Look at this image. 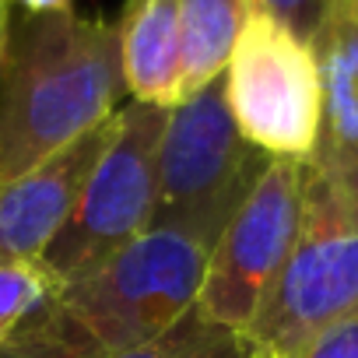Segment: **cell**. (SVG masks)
Listing matches in <instances>:
<instances>
[{
    "label": "cell",
    "mask_w": 358,
    "mask_h": 358,
    "mask_svg": "<svg viewBox=\"0 0 358 358\" xmlns=\"http://www.w3.org/2000/svg\"><path fill=\"white\" fill-rule=\"evenodd\" d=\"M116 116V113H113ZM113 116L0 190V260H39L113 137Z\"/></svg>",
    "instance_id": "cell-8"
},
{
    "label": "cell",
    "mask_w": 358,
    "mask_h": 358,
    "mask_svg": "<svg viewBox=\"0 0 358 358\" xmlns=\"http://www.w3.org/2000/svg\"><path fill=\"white\" fill-rule=\"evenodd\" d=\"M208 253L183 232L148 229L102 267L60 285L0 344V358L127 355L197 302Z\"/></svg>",
    "instance_id": "cell-2"
},
{
    "label": "cell",
    "mask_w": 358,
    "mask_h": 358,
    "mask_svg": "<svg viewBox=\"0 0 358 358\" xmlns=\"http://www.w3.org/2000/svg\"><path fill=\"white\" fill-rule=\"evenodd\" d=\"M295 358H358V316H351L348 323L327 330L320 341H313Z\"/></svg>",
    "instance_id": "cell-15"
},
{
    "label": "cell",
    "mask_w": 358,
    "mask_h": 358,
    "mask_svg": "<svg viewBox=\"0 0 358 358\" xmlns=\"http://www.w3.org/2000/svg\"><path fill=\"white\" fill-rule=\"evenodd\" d=\"M358 316V162L313 151L302 162L295 246L246 327L253 358H295Z\"/></svg>",
    "instance_id": "cell-3"
},
{
    "label": "cell",
    "mask_w": 358,
    "mask_h": 358,
    "mask_svg": "<svg viewBox=\"0 0 358 358\" xmlns=\"http://www.w3.org/2000/svg\"><path fill=\"white\" fill-rule=\"evenodd\" d=\"M302 222V162L271 158L243 208L225 225L208 253L197 309L232 330H243L260 313L278 281Z\"/></svg>",
    "instance_id": "cell-7"
},
{
    "label": "cell",
    "mask_w": 358,
    "mask_h": 358,
    "mask_svg": "<svg viewBox=\"0 0 358 358\" xmlns=\"http://www.w3.org/2000/svg\"><path fill=\"white\" fill-rule=\"evenodd\" d=\"M8 32H11V4H8V0H0V60H4Z\"/></svg>",
    "instance_id": "cell-17"
},
{
    "label": "cell",
    "mask_w": 358,
    "mask_h": 358,
    "mask_svg": "<svg viewBox=\"0 0 358 358\" xmlns=\"http://www.w3.org/2000/svg\"><path fill=\"white\" fill-rule=\"evenodd\" d=\"M239 134L271 158L306 162L323 134V81L313 43L250 11L225 67Z\"/></svg>",
    "instance_id": "cell-6"
},
{
    "label": "cell",
    "mask_w": 358,
    "mask_h": 358,
    "mask_svg": "<svg viewBox=\"0 0 358 358\" xmlns=\"http://www.w3.org/2000/svg\"><path fill=\"white\" fill-rule=\"evenodd\" d=\"M179 0H127L120 60L134 102L172 109L179 102Z\"/></svg>",
    "instance_id": "cell-10"
},
{
    "label": "cell",
    "mask_w": 358,
    "mask_h": 358,
    "mask_svg": "<svg viewBox=\"0 0 358 358\" xmlns=\"http://www.w3.org/2000/svg\"><path fill=\"white\" fill-rule=\"evenodd\" d=\"M8 4H22L29 15H53V11H74V0H8Z\"/></svg>",
    "instance_id": "cell-16"
},
{
    "label": "cell",
    "mask_w": 358,
    "mask_h": 358,
    "mask_svg": "<svg viewBox=\"0 0 358 358\" xmlns=\"http://www.w3.org/2000/svg\"><path fill=\"white\" fill-rule=\"evenodd\" d=\"M323 81V134L316 151L358 162V0H330L313 36Z\"/></svg>",
    "instance_id": "cell-9"
},
{
    "label": "cell",
    "mask_w": 358,
    "mask_h": 358,
    "mask_svg": "<svg viewBox=\"0 0 358 358\" xmlns=\"http://www.w3.org/2000/svg\"><path fill=\"white\" fill-rule=\"evenodd\" d=\"M327 8H330V0H250V11H260V15L281 22L306 43H313Z\"/></svg>",
    "instance_id": "cell-14"
},
{
    "label": "cell",
    "mask_w": 358,
    "mask_h": 358,
    "mask_svg": "<svg viewBox=\"0 0 358 358\" xmlns=\"http://www.w3.org/2000/svg\"><path fill=\"white\" fill-rule=\"evenodd\" d=\"M127 95L120 22L22 15L0 60V190L106 123Z\"/></svg>",
    "instance_id": "cell-1"
},
{
    "label": "cell",
    "mask_w": 358,
    "mask_h": 358,
    "mask_svg": "<svg viewBox=\"0 0 358 358\" xmlns=\"http://www.w3.org/2000/svg\"><path fill=\"white\" fill-rule=\"evenodd\" d=\"M165 120L169 109L134 99L116 109L113 137L102 158L95 162L64 229L39 257L60 285L102 267L151 229L158 208V148Z\"/></svg>",
    "instance_id": "cell-5"
},
{
    "label": "cell",
    "mask_w": 358,
    "mask_h": 358,
    "mask_svg": "<svg viewBox=\"0 0 358 358\" xmlns=\"http://www.w3.org/2000/svg\"><path fill=\"white\" fill-rule=\"evenodd\" d=\"M271 155L253 148L229 109L225 74L176 102L158 148V208L151 229H169L215 250Z\"/></svg>",
    "instance_id": "cell-4"
},
{
    "label": "cell",
    "mask_w": 358,
    "mask_h": 358,
    "mask_svg": "<svg viewBox=\"0 0 358 358\" xmlns=\"http://www.w3.org/2000/svg\"><path fill=\"white\" fill-rule=\"evenodd\" d=\"M246 15L250 0H179V102L225 74Z\"/></svg>",
    "instance_id": "cell-11"
},
{
    "label": "cell",
    "mask_w": 358,
    "mask_h": 358,
    "mask_svg": "<svg viewBox=\"0 0 358 358\" xmlns=\"http://www.w3.org/2000/svg\"><path fill=\"white\" fill-rule=\"evenodd\" d=\"M60 281L43 260H0V344H4L53 292Z\"/></svg>",
    "instance_id": "cell-13"
},
{
    "label": "cell",
    "mask_w": 358,
    "mask_h": 358,
    "mask_svg": "<svg viewBox=\"0 0 358 358\" xmlns=\"http://www.w3.org/2000/svg\"><path fill=\"white\" fill-rule=\"evenodd\" d=\"M120 358H253V344L243 330L222 327L197 306H190L169 330L130 348Z\"/></svg>",
    "instance_id": "cell-12"
}]
</instances>
